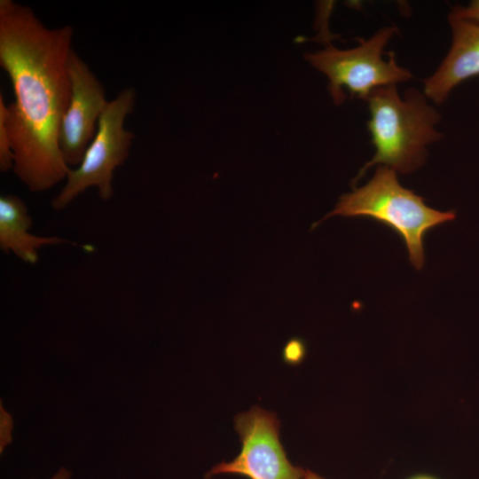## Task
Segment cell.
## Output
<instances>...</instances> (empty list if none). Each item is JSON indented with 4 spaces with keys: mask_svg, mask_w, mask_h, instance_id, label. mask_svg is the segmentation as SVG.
<instances>
[{
    "mask_svg": "<svg viewBox=\"0 0 479 479\" xmlns=\"http://www.w3.org/2000/svg\"><path fill=\"white\" fill-rule=\"evenodd\" d=\"M73 35L69 25L49 28L28 6L0 0V66L14 93L6 108L12 170L34 192L50 190L71 169L59 137L71 95L67 61Z\"/></svg>",
    "mask_w": 479,
    "mask_h": 479,
    "instance_id": "1",
    "label": "cell"
},
{
    "mask_svg": "<svg viewBox=\"0 0 479 479\" xmlns=\"http://www.w3.org/2000/svg\"><path fill=\"white\" fill-rule=\"evenodd\" d=\"M429 101L423 91L413 87L402 97L397 85L380 87L369 95L367 129L374 154L353 182L373 166H386L407 175L424 165L428 146L443 137L436 129L441 114Z\"/></svg>",
    "mask_w": 479,
    "mask_h": 479,
    "instance_id": "2",
    "label": "cell"
},
{
    "mask_svg": "<svg viewBox=\"0 0 479 479\" xmlns=\"http://www.w3.org/2000/svg\"><path fill=\"white\" fill-rule=\"evenodd\" d=\"M334 216H365L391 227L404 240L412 266L420 270L425 262V234L453 220L455 212L429 208L423 197L401 185L397 172L378 166L365 185L341 196L336 207L321 221Z\"/></svg>",
    "mask_w": 479,
    "mask_h": 479,
    "instance_id": "3",
    "label": "cell"
},
{
    "mask_svg": "<svg viewBox=\"0 0 479 479\" xmlns=\"http://www.w3.org/2000/svg\"><path fill=\"white\" fill-rule=\"evenodd\" d=\"M397 31L396 26H386L367 39L357 38L354 48L341 50L328 44L305 55V59L328 78V90L335 105L344 102V89L352 98L366 101L380 87L413 78L408 69L398 65L393 51H385Z\"/></svg>",
    "mask_w": 479,
    "mask_h": 479,
    "instance_id": "4",
    "label": "cell"
},
{
    "mask_svg": "<svg viewBox=\"0 0 479 479\" xmlns=\"http://www.w3.org/2000/svg\"><path fill=\"white\" fill-rule=\"evenodd\" d=\"M136 98L135 89L127 87L108 101L81 163L69 169L64 186L51 200L54 210L66 208L90 187L98 188L103 200L113 197L114 172L128 159L135 138L124 122L134 109Z\"/></svg>",
    "mask_w": 479,
    "mask_h": 479,
    "instance_id": "5",
    "label": "cell"
},
{
    "mask_svg": "<svg viewBox=\"0 0 479 479\" xmlns=\"http://www.w3.org/2000/svg\"><path fill=\"white\" fill-rule=\"evenodd\" d=\"M279 420L273 412L254 406L239 414L235 428L242 442L240 454L207 474H232L249 479H304L305 470L293 466L279 442Z\"/></svg>",
    "mask_w": 479,
    "mask_h": 479,
    "instance_id": "6",
    "label": "cell"
},
{
    "mask_svg": "<svg viewBox=\"0 0 479 479\" xmlns=\"http://www.w3.org/2000/svg\"><path fill=\"white\" fill-rule=\"evenodd\" d=\"M71 95L59 137L61 155L70 168L81 163L94 138L108 101L103 84L73 49L67 61Z\"/></svg>",
    "mask_w": 479,
    "mask_h": 479,
    "instance_id": "7",
    "label": "cell"
},
{
    "mask_svg": "<svg viewBox=\"0 0 479 479\" xmlns=\"http://www.w3.org/2000/svg\"><path fill=\"white\" fill-rule=\"evenodd\" d=\"M451 47L436 68L423 82V93L435 105H442L452 90L479 75V23L448 15Z\"/></svg>",
    "mask_w": 479,
    "mask_h": 479,
    "instance_id": "8",
    "label": "cell"
},
{
    "mask_svg": "<svg viewBox=\"0 0 479 479\" xmlns=\"http://www.w3.org/2000/svg\"><path fill=\"white\" fill-rule=\"evenodd\" d=\"M33 225L26 203L12 194L0 197V248L6 254L12 253L24 263L35 264L38 251L45 246L72 244L57 236H38L29 232Z\"/></svg>",
    "mask_w": 479,
    "mask_h": 479,
    "instance_id": "9",
    "label": "cell"
},
{
    "mask_svg": "<svg viewBox=\"0 0 479 479\" xmlns=\"http://www.w3.org/2000/svg\"><path fill=\"white\" fill-rule=\"evenodd\" d=\"M6 108L4 96L0 94V170L7 172L13 169L14 154L6 125Z\"/></svg>",
    "mask_w": 479,
    "mask_h": 479,
    "instance_id": "10",
    "label": "cell"
},
{
    "mask_svg": "<svg viewBox=\"0 0 479 479\" xmlns=\"http://www.w3.org/2000/svg\"><path fill=\"white\" fill-rule=\"evenodd\" d=\"M450 16L479 23V0H474L467 6L455 5Z\"/></svg>",
    "mask_w": 479,
    "mask_h": 479,
    "instance_id": "11",
    "label": "cell"
},
{
    "mask_svg": "<svg viewBox=\"0 0 479 479\" xmlns=\"http://www.w3.org/2000/svg\"><path fill=\"white\" fill-rule=\"evenodd\" d=\"M12 417L1 404V452L12 441Z\"/></svg>",
    "mask_w": 479,
    "mask_h": 479,
    "instance_id": "12",
    "label": "cell"
},
{
    "mask_svg": "<svg viewBox=\"0 0 479 479\" xmlns=\"http://www.w3.org/2000/svg\"><path fill=\"white\" fill-rule=\"evenodd\" d=\"M304 346L302 342L297 339L290 341L285 349V354L287 358L298 360L303 356Z\"/></svg>",
    "mask_w": 479,
    "mask_h": 479,
    "instance_id": "13",
    "label": "cell"
},
{
    "mask_svg": "<svg viewBox=\"0 0 479 479\" xmlns=\"http://www.w3.org/2000/svg\"><path fill=\"white\" fill-rule=\"evenodd\" d=\"M71 478V472L62 467L60 468L51 479H70Z\"/></svg>",
    "mask_w": 479,
    "mask_h": 479,
    "instance_id": "14",
    "label": "cell"
},
{
    "mask_svg": "<svg viewBox=\"0 0 479 479\" xmlns=\"http://www.w3.org/2000/svg\"><path fill=\"white\" fill-rule=\"evenodd\" d=\"M407 479H439V478L431 475H428V474H418V475H412Z\"/></svg>",
    "mask_w": 479,
    "mask_h": 479,
    "instance_id": "15",
    "label": "cell"
},
{
    "mask_svg": "<svg viewBox=\"0 0 479 479\" xmlns=\"http://www.w3.org/2000/svg\"><path fill=\"white\" fill-rule=\"evenodd\" d=\"M304 479H325L318 475V474L310 471V470H305Z\"/></svg>",
    "mask_w": 479,
    "mask_h": 479,
    "instance_id": "16",
    "label": "cell"
}]
</instances>
